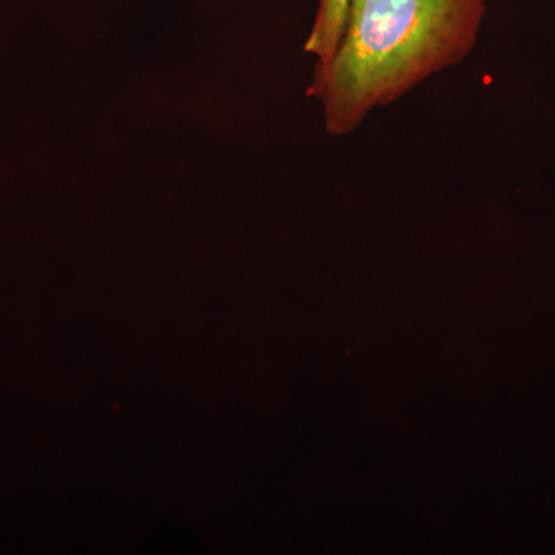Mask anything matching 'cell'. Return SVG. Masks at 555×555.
<instances>
[{"instance_id":"1","label":"cell","mask_w":555,"mask_h":555,"mask_svg":"<svg viewBox=\"0 0 555 555\" xmlns=\"http://www.w3.org/2000/svg\"><path fill=\"white\" fill-rule=\"evenodd\" d=\"M486 0H352L334 57L308 93L331 137H347L430 76L473 53Z\"/></svg>"},{"instance_id":"2","label":"cell","mask_w":555,"mask_h":555,"mask_svg":"<svg viewBox=\"0 0 555 555\" xmlns=\"http://www.w3.org/2000/svg\"><path fill=\"white\" fill-rule=\"evenodd\" d=\"M352 0H318L315 22L305 43L306 53L317 56V65L334 57L345 33Z\"/></svg>"}]
</instances>
